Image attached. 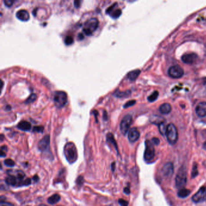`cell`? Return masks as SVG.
Segmentation results:
<instances>
[{"instance_id":"obj_1","label":"cell","mask_w":206,"mask_h":206,"mask_svg":"<svg viewBox=\"0 0 206 206\" xmlns=\"http://www.w3.org/2000/svg\"><path fill=\"white\" fill-rule=\"evenodd\" d=\"M64 152L65 157L69 163H74L78 160V151L74 143L68 142L66 143Z\"/></svg>"},{"instance_id":"obj_2","label":"cell","mask_w":206,"mask_h":206,"mask_svg":"<svg viewBox=\"0 0 206 206\" xmlns=\"http://www.w3.org/2000/svg\"><path fill=\"white\" fill-rule=\"evenodd\" d=\"M50 139L49 135H45L38 143V149L44 154V157L48 159L53 160V154L50 150Z\"/></svg>"},{"instance_id":"obj_3","label":"cell","mask_w":206,"mask_h":206,"mask_svg":"<svg viewBox=\"0 0 206 206\" xmlns=\"http://www.w3.org/2000/svg\"><path fill=\"white\" fill-rule=\"evenodd\" d=\"M98 20L96 18H92L86 21L83 26V32L86 35H91L98 26Z\"/></svg>"},{"instance_id":"obj_4","label":"cell","mask_w":206,"mask_h":206,"mask_svg":"<svg viewBox=\"0 0 206 206\" xmlns=\"http://www.w3.org/2000/svg\"><path fill=\"white\" fill-rule=\"evenodd\" d=\"M167 139L171 144H174L178 141V134L177 129L173 123H169L167 125L166 132Z\"/></svg>"},{"instance_id":"obj_5","label":"cell","mask_w":206,"mask_h":206,"mask_svg":"<svg viewBox=\"0 0 206 206\" xmlns=\"http://www.w3.org/2000/svg\"><path fill=\"white\" fill-rule=\"evenodd\" d=\"M176 186L179 189H183L187 183V171L186 167L181 166L176 176Z\"/></svg>"},{"instance_id":"obj_6","label":"cell","mask_w":206,"mask_h":206,"mask_svg":"<svg viewBox=\"0 0 206 206\" xmlns=\"http://www.w3.org/2000/svg\"><path fill=\"white\" fill-rule=\"evenodd\" d=\"M55 105L58 108H62L67 103V94L62 91H56L53 97Z\"/></svg>"},{"instance_id":"obj_7","label":"cell","mask_w":206,"mask_h":206,"mask_svg":"<svg viewBox=\"0 0 206 206\" xmlns=\"http://www.w3.org/2000/svg\"><path fill=\"white\" fill-rule=\"evenodd\" d=\"M145 151L144 154V159L146 162H149L155 156V149L153 143L149 140L145 141Z\"/></svg>"},{"instance_id":"obj_8","label":"cell","mask_w":206,"mask_h":206,"mask_svg":"<svg viewBox=\"0 0 206 206\" xmlns=\"http://www.w3.org/2000/svg\"><path fill=\"white\" fill-rule=\"evenodd\" d=\"M132 117L129 114L126 115L122 119L120 124V129L121 132L123 135H126V134L129 131V128L132 123Z\"/></svg>"},{"instance_id":"obj_9","label":"cell","mask_w":206,"mask_h":206,"mask_svg":"<svg viewBox=\"0 0 206 206\" xmlns=\"http://www.w3.org/2000/svg\"><path fill=\"white\" fill-rule=\"evenodd\" d=\"M168 74L172 78L178 79L181 78L184 74V70L179 65H173L170 67L168 70Z\"/></svg>"},{"instance_id":"obj_10","label":"cell","mask_w":206,"mask_h":206,"mask_svg":"<svg viewBox=\"0 0 206 206\" xmlns=\"http://www.w3.org/2000/svg\"><path fill=\"white\" fill-rule=\"evenodd\" d=\"M192 200L196 203L206 201V187H203L198 190L192 196Z\"/></svg>"},{"instance_id":"obj_11","label":"cell","mask_w":206,"mask_h":206,"mask_svg":"<svg viewBox=\"0 0 206 206\" xmlns=\"http://www.w3.org/2000/svg\"><path fill=\"white\" fill-rule=\"evenodd\" d=\"M128 137L129 141L131 143H134L137 140H138L139 139L140 132L136 128H132L131 129H129V131H128Z\"/></svg>"},{"instance_id":"obj_12","label":"cell","mask_w":206,"mask_h":206,"mask_svg":"<svg viewBox=\"0 0 206 206\" xmlns=\"http://www.w3.org/2000/svg\"><path fill=\"white\" fill-rule=\"evenodd\" d=\"M174 169H173V165L172 163L168 162L166 163L162 169V173L164 177H170L173 173Z\"/></svg>"},{"instance_id":"obj_13","label":"cell","mask_w":206,"mask_h":206,"mask_svg":"<svg viewBox=\"0 0 206 206\" xmlns=\"http://www.w3.org/2000/svg\"><path fill=\"white\" fill-rule=\"evenodd\" d=\"M196 114L200 117H204L206 116V102H202L198 103L195 109Z\"/></svg>"},{"instance_id":"obj_14","label":"cell","mask_w":206,"mask_h":206,"mask_svg":"<svg viewBox=\"0 0 206 206\" xmlns=\"http://www.w3.org/2000/svg\"><path fill=\"white\" fill-rule=\"evenodd\" d=\"M198 58L197 55L195 53H188L182 55L181 57V60L183 62L187 64H192L194 63Z\"/></svg>"},{"instance_id":"obj_15","label":"cell","mask_w":206,"mask_h":206,"mask_svg":"<svg viewBox=\"0 0 206 206\" xmlns=\"http://www.w3.org/2000/svg\"><path fill=\"white\" fill-rule=\"evenodd\" d=\"M17 18L22 21H27L30 18V15L27 10L25 9H21L16 13Z\"/></svg>"},{"instance_id":"obj_16","label":"cell","mask_w":206,"mask_h":206,"mask_svg":"<svg viewBox=\"0 0 206 206\" xmlns=\"http://www.w3.org/2000/svg\"><path fill=\"white\" fill-rule=\"evenodd\" d=\"M17 128L20 130L24 131H28L31 129V124L28 121L26 120H22L17 125Z\"/></svg>"},{"instance_id":"obj_17","label":"cell","mask_w":206,"mask_h":206,"mask_svg":"<svg viewBox=\"0 0 206 206\" xmlns=\"http://www.w3.org/2000/svg\"><path fill=\"white\" fill-rule=\"evenodd\" d=\"M172 110V106L168 103H164L162 104L160 107V111L163 114H167L171 112Z\"/></svg>"},{"instance_id":"obj_18","label":"cell","mask_w":206,"mask_h":206,"mask_svg":"<svg viewBox=\"0 0 206 206\" xmlns=\"http://www.w3.org/2000/svg\"><path fill=\"white\" fill-rule=\"evenodd\" d=\"M140 70H134L132 71H129L128 74H127V78L128 79H129L131 81H134L137 78H138V76L140 75Z\"/></svg>"},{"instance_id":"obj_19","label":"cell","mask_w":206,"mask_h":206,"mask_svg":"<svg viewBox=\"0 0 206 206\" xmlns=\"http://www.w3.org/2000/svg\"><path fill=\"white\" fill-rule=\"evenodd\" d=\"M106 141H107L108 143H111L112 145L115 148V149H116L117 152H119V151H118V146H117V142L115 140V139H114V135H112V133L111 132H109L107 135H106Z\"/></svg>"},{"instance_id":"obj_20","label":"cell","mask_w":206,"mask_h":206,"mask_svg":"<svg viewBox=\"0 0 206 206\" xmlns=\"http://www.w3.org/2000/svg\"><path fill=\"white\" fill-rule=\"evenodd\" d=\"M60 196L59 195L54 194L48 198L47 201L50 204L53 205L58 203L60 201Z\"/></svg>"},{"instance_id":"obj_21","label":"cell","mask_w":206,"mask_h":206,"mask_svg":"<svg viewBox=\"0 0 206 206\" xmlns=\"http://www.w3.org/2000/svg\"><path fill=\"white\" fill-rule=\"evenodd\" d=\"M150 120L152 123H153L154 124H157H157L159 125L161 123H162V122L164 121H163L164 119L162 117H160L159 116H152Z\"/></svg>"},{"instance_id":"obj_22","label":"cell","mask_w":206,"mask_h":206,"mask_svg":"<svg viewBox=\"0 0 206 206\" xmlns=\"http://www.w3.org/2000/svg\"><path fill=\"white\" fill-rule=\"evenodd\" d=\"M190 194V190L186 189H181L178 192V196L180 198H184L188 196Z\"/></svg>"},{"instance_id":"obj_23","label":"cell","mask_w":206,"mask_h":206,"mask_svg":"<svg viewBox=\"0 0 206 206\" xmlns=\"http://www.w3.org/2000/svg\"><path fill=\"white\" fill-rule=\"evenodd\" d=\"M121 14V10L120 9H114L110 13V15L113 19L118 18Z\"/></svg>"},{"instance_id":"obj_24","label":"cell","mask_w":206,"mask_h":206,"mask_svg":"<svg viewBox=\"0 0 206 206\" xmlns=\"http://www.w3.org/2000/svg\"><path fill=\"white\" fill-rule=\"evenodd\" d=\"M114 95L117 97H127L131 95V92L129 91H123V92H120V91H116L114 93Z\"/></svg>"},{"instance_id":"obj_25","label":"cell","mask_w":206,"mask_h":206,"mask_svg":"<svg viewBox=\"0 0 206 206\" xmlns=\"http://www.w3.org/2000/svg\"><path fill=\"white\" fill-rule=\"evenodd\" d=\"M167 125H166L164 121L159 124L158 128H159V131H160V134L163 135H165L166 132V130H167Z\"/></svg>"},{"instance_id":"obj_26","label":"cell","mask_w":206,"mask_h":206,"mask_svg":"<svg viewBox=\"0 0 206 206\" xmlns=\"http://www.w3.org/2000/svg\"><path fill=\"white\" fill-rule=\"evenodd\" d=\"M158 92L157 91H155L151 95H150L148 97V100L150 102H153L157 100V98H158Z\"/></svg>"},{"instance_id":"obj_27","label":"cell","mask_w":206,"mask_h":206,"mask_svg":"<svg viewBox=\"0 0 206 206\" xmlns=\"http://www.w3.org/2000/svg\"><path fill=\"white\" fill-rule=\"evenodd\" d=\"M36 94H34V93H32L30 94L29 96V97L26 99V101H25V103H32L33 102L35 101V100L36 99Z\"/></svg>"},{"instance_id":"obj_28","label":"cell","mask_w":206,"mask_h":206,"mask_svg":"<svg viewBox=\"0 0 206 206\" xmlns=\"http://www.w3.org/2000/svg\"><path fill=\"white\" fill-rule=\"evenodd\" d=\"M74 42V39H73V37L70 36V35H68L67 36L65 37V40H64V42L66 45H71Z\"/></svg>"},{"instance_id":"obj_29","label":"cell","mask_w":206,"mask_h":206,"mask_svg":"<svg viewBox=\"0 0 206 206\" xmlns=\"http://www.w3.org/2000/svg\"><path fill=\"white\" fill-rule=\"evenodd\" d=\"M4 163L6 166H8V167H13L15 164L13 160L9 158L5 160L4 161Z\"/></svg>"},{"instance_id":"obj_30","label":"cell","mask_w":206,"mask_h":206,"mask_svg":"<svg viewBox=\"0 0 206 206\" xmlns=\"http://www.w3.org/2000/svg\"><path fill=\"white\" fill-rule=\"evenodd\" d=\"M117 5V3H114L112 4L111 6H110L109 7H108V8L106 9V13H107V14H109V15H110V13L114 9L116 8Z\"/></svg>"},{"instance_id":"obj_31","label":"cell","mask_w":206,"mask_h":206,"mask_svg":"<svg viewBox=\"0 0 206 206\" xmlns=\"http://www.w3.org/2000/svg\"><path fill=\"white\" fill-rule=\"evenodd\" d=\"M7 152V147L6 145L2 146L1 148V157H5L6 156V152Z\"/></svg>"},{"instance_id":"obj_32","label":"cell","mask_w":206,"mask_h":206,"mask_svg":"<svg viewBox=\"0 0 206 206\" xmlns=\"http://www.w3.org/2000/svg\"><path fill=\"white\" fill-rule=\"evenodd\" d=\"M44 131V127L42 126H35L33 129V132H40L42 133Z\"/></svg>"},{"instance_id":"obj_33","label":"cell","mask_w":206,"mask_h":206,"mask_svg":"<svg viewBox=\"0 0 206 206\" xmlns=\"http://www.w3.org/2000/svg\"><path fill=\"white\" fill-rule=\"evenodd\" d=\"M135 101L134 100H132V101H128V102H126L124 105H123V107L125 108H129V107H131V106H133L135 104Z\"/></svg>"},{"instance_id":"obj_34","label":"cell","mask_w":206,"mask_h":206,"mask_svg":"<svg viewBox=\"0 0 206 206\" xmlns=\"http://www.w3.org/2000/svg\"><path fill=\"white\" fill-rule=\"evenodd\" d=\"M198 174V169H197V165H196V164H195L193 167L192 176L193 178H195L197 176Z\"/></svg>"},{"instance_id":"obj_35","label":"cell","mask_w":206,"mask_h":206,"mask_svg":"<svg viewBox=\"0 0 206 206\" xmlns=\"http://www.w3.org/2000/svg\"><path fill=\"white\" fill-rule=\"evenodd\" d=\"M83 181H84V179H83V177L82 176H79L77 180H76V183H77V184L79 186H80L83 184Z\"/></svg>"},{"instance_id":"obj_36","label":"cell","mask_w":206,"mask_h":206,"mask_svg":"<svg viewBox=\"0 0 206 206\" xmlns=\"http://www.w3.org/2000/svg\"><path fill=\"white\" fill-rule=\"evenodd\" d=\"M119 204L120 205V206H128V202L123 199H119Z\"/></svg>"},{"instance_id":"obj_37","label":"cell","mask_w":206,"mask_h":206,"mask_svg":"<svg viewBox=\"0 0 206 206\" xmlns=\"http://www.w3.org/2000/svg\"><path fill=\"white\" fill-rule=\"evenodd\" d=\"M13 3L14 1H13V0H4V4H5V6L9 7L12 6Z\"/></svg>"},{"instance_id":"obj_38","label":"cell","mask_w":206,"mask_h":206,"mask_svg":"<svg viewBox=\"0 0 206 206\" xmlns=\"http://www.w3.org/2000/svg\"><path fill=\"white\" fill-rule=\"evenodd\" d=\"M31 179H30V178H26L25 180H24V186H29L31 184Z\"/></svg>"},{"instance_id":"obj_39","label":"cell","mask_w":206,"mask_h":206,"mask_svg":"<svg viewBox=\"0 0 206 206\" xmlns=\"http://www.w3.org/2000/svg\"><path fill=\"white\" fill-rule=\"evenodd\" d=\"M0 206H13V205H11L10 203H7L3 200H1V204Z\"/></svg>"},{"instance_id":"obj_40","label":"cell","mask_w":206,"mask_h":206,"mask_svg":"<svg viewBox=\"0 0 206 206\" xmlns=\"http://www.w3.org/2000/svg\"><path fill=\"white\" fill-rule=\"evenodd\" d=\"M152 143L156 144V145H157V144H158L160 143V140H159V139H157V138H156V137H154V138L152 139Z\"/></svg>"},{"instance_id":"obj_41","label":"cell","mask_w":206,"mask_h":206,"mask_svg":"<svg viewBox=\"0 0 206 206\" xmlns=\"http://www.w3.org/2000/svg\"><path fill=\"white\" fill-rule=\"evenodd\" d=\"M124 193L125 194H126V195H129V194H130V189H129V187H125V189H124Z\"/></svg>"},{"instance_id":"obj_42","label":"cell","mask_w":206,"mask_h":206,"mask_svg":"<svg viewBox=\"0 0 206 206\" xmlns=\"http://www.w3.org/2000/svg\"><path fill=\"white\" fill-rule=\"evenodd\" d=\"M74 6L76 7H79L80 6V1H74Z\"/></svg>"},{"instance_id":"obj_43","label":"cell","mask_w":206,"mask_h":206,"mask_svg":"<svg viewBox=\"0 0 206 206\" xmlns=\"http://www.w3.org/2000/svg\"><path fill=\"white\" fill-rule=\"evenodd\" d=\"M111 169H112V172H114V171H115V168H116V163H114V162H113V163L111 164Z\"/></svg>"},{"instance_id":"obj_44","label":"cell","mask_w":206,"mask_h":206,"mask_svg":"<svg viewBox=\"0 0 206 206\" xmlns=\"http://www.w3.org/2000/svg\"><path fill=\"white\" fill-rule=\"evenodd\" d=\"M103 119L105 120H107V112H106L105 111L103 112Z\"/></svg>"},{"instance_id":"obj_45","label":"cell","mask_w":206,"mask_h":206,"mask_svg":"<svg viewBox=\"0 0 206 206\" xmlns=\"http://www.w3.org/2000/svg\"><path fill=\"white\" fill-rule=\"evenodd\" d=\"M33 180H34V181L35 182H37L38 181V180H39V177H38L37 176V175H35V176L33 177Z\"/></svg>"},{"instance_id":"obj_46","label":"cell","mask_w":206,"mask_h":206,"mask_svg":"<svg viewBox=\"0 0 206 206\" xmlns=\"http://www.w3.org/2000/svg\"><path fill=\"white\" fill-rule=\"evenodd\" d=\"M78 38H79V39L80 40H82V38H83V33H80L79 34V35H78Z\"/></svg>"},{"instance_id":"obj_47","label":"cell","mask_w":206,"mask_h":206,"mask_svg":"<svg viewBox=\"0 0 206 206\" xmlns=\"http://www.w3.org/2000/svg\"><path fill=\"white\" fill-rule=\"evenodd\" d=\"M3 139H4V135H3V134H1V141H2L3 140Z\"/></svg>"},{"instance_id":"obj_48","label":"cell","mask_w":206,"mask_h":206,"mask_svg":"<svg viewBox=\"0 0 206 206\" xmlns=\"http://www.w3.org/2000/svg\"><path fill=\"white\" fill-rule=\"evenodd\" d=\"M3 80H1V89L3 88Z\"/></svg>"},{"instance_id":"obj_49","label":"cell","mask_w":206,"mask_h":206,"mask_svg":"<svg viewBox=\"0 0 206 206\" xmlns=\"http://www.w3.org/2000/svg\"><path fill=\"white\" fill-rule=\"evenodd\" d=\"M204 148L205 149H206V142H205V143L204 144Z\"/></svg>"},{"instance_id":"obj_50","label":"cell","mask_w":206,"mask_h":206,"mask_svg":"<svg viewBox=\"0 0 206 206\" xmlns=\"http://www.w3.org/2000/svg\"><path fill=\"white\" fill-rule=\"evenodd\" d=\"M60 206H61V205H60Z\"/></svg>"}]
</instances>
